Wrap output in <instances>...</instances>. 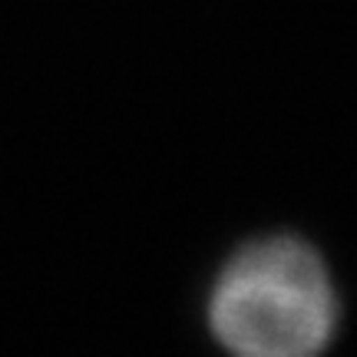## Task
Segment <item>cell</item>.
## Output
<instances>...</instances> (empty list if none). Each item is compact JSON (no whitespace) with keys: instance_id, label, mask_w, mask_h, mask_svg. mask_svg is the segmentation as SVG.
I'll return each mask as SVG.
<instances>
[{"instance_id":"1","label":"cell","mask_w":357,"mask_h":357,"mask_svg":"<svg viewBox=\"0 0 357 357\" xmlns=\"http://www.w3.org/2000/svg\"><path fill=\"white\" fill-rule=\"evenodd\" d=\"M208 324L242 357L318 354L337 324L331 278L305 242H258L222 271L208 301Z\"/></svg>"}]
</instances>
